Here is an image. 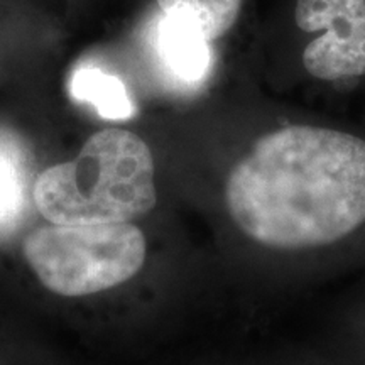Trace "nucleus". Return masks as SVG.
I'll return each mask as SVG.
<instances>
[{"label":"nucleus","instance_id":"423d86ee","mask_svg":"<svg viewBox=\"0 0 365 365\" xmlns=\"http://www.w3.org/2000/svg\"><path fill=\"white\" fill-rule=\"evenodd\" d=\"M73 97L88 102L100 115L110 120H124L134 115V107L124 83L117 76L98 68H80L71 78Z\"/></svg>","mask_w":365,"mask_h":365},{"label":"nucleus","instance_id":"f257e3e1","mask_svg":"<svg viewBox=\"0 0 365 365\" xmlns=\"http://www.w3.org/2000/svg\"><path fill=\"white\" fill-rule=\"evenodd\" d=\"M235 225L271 249L339 242L365 223V140L287 125L255 140L225 185Z\"/></svg>","mask_w":365,"mask_h":365},{"label":"nucleus","instance_id":"0eeeda50","mask_svg":"<svg viewBox=\"0 0 365 365\" xmlns=\"http://www.w3.org/2000/svg\"><path fill=\"white\" fill-rule=\"evenodd\" d=\"M244 0H158L168 17L195 26L203 38L217 41L235 26Z\"/></svg>","mask_w":365,"mask_h":365},{"label":"nucleus","instance_id":"f03ea898","mask_svg":"<svg viewBox=\"0 0 365 365\" xmlns=\"http://www.w3.org/2000/svg\"><path fill=\"white\" fill-rule=\"evenodd\" d=\"M33 202L46 220L59 225L134 220L158 202L153 153L134 132L100 130L73 161L41 173Z\"/></svg>","mask_w":365,"mask_h":365},{"label":"nucleus","instance_id":"6e6552de","mask_svg":"<svg viewBox=\"0 0 365 365\" xmlns=\"http://www.w3.org/2000/svg\"><path fill=\"white\" fill-rule=\"evenodd\" d=\"M29 176L22 161L0 145V234L16 225L27 210Z\"/></svg>","mask_w":365,"mask_h":365},{"label":"nucleus","instance_id":"7ed1b4c3","mask_svg":"<svg viewBox=\"0 0 365 365\" xmlns=\"http://www.w3.org/2000/svg\"><path fill=\"white\" fill-rule=\"evenodd\" d=\"M29 267L53 293L76 298L112 289L144 266L145 237L129 222L41 227L22 247Z\"/></svg>","mask_w":365,"mask_h":365},{"label":"nucleus","instance_id":"20e7f679","mask_svg":"<svg viewBox=\"0 0 365 365\" xmlns=\"http://www.w3.org/2000/svg\"><path fill=\"white\" fill-rule=\"evenodd\" d=\"M296 24L318 33L303 53V65L318 80L365 75V0H298Z\"/></svg>","mask_w":365,"mask_h":365},{"label":"nucleus","instance_id":"39448f33","mask_svg":"<svg viewBox=\"0 0 365 365\" xmlns=\"http://www.w3.org/2000/svg\"><path fill=\"white\" fill-rule=\"evenodd\" d=\"M161 51L173 71L182 80H200L208 68V41L188 22L168 17L161 29Z\"/></svg>","mask_w":365,"mask_h":365}]
</instances>
